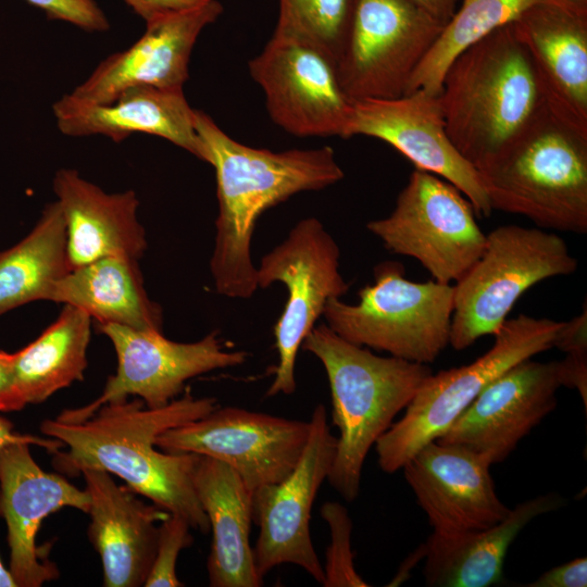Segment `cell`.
Instances as JSON below:
<instances>
[{"label":"cell","mask_w":587,"mask_h":587,"mask_svg":"<svg viewBox=\"0 0 587 587\" xmlns=\"http://www.w3.org/2000/svg\"><path fill=\"white\" fill-rule=\"evenodd\" d=\"M192 483L212 530L207 563L210 586H262L249 540L252 494L229 465L201 454L195 463Z\"/></svg>","instance_id":"obj_25"},{"label":"cell","mask_w":587,"mask_h":587,"mask_svg":"<svg viewBox=\"0 0 587 587\" xmlns=\"http://www.w3.org/2000/svg\"><path fill=\"white\" fill-rule=\"evenodd\" d=\"M354 0H279L274 34L312 43L336 61L349 30Z\"/></svg>","instance_id":"obj_31"},{"label":"cell","mask_w":587,"mask_h":587,"mask_svg":"<svg viewBox=\"0 0 587 587\" xmlns=\"http://www.w3.org/2000/svg\"><path fill=\"white\" fill-rule=\"evenodd\" d=\"M490 465L463 446L434 440L401 470L434 532L452 534L486 529L509 515Z\"/></svg>","instance_id":"obj_20"},{"label":"cell","mask_w":587,"mask_h":587,"mask_svg":"<svg viewBox=\"0 0 587 587\" xmlns=\"http://www.w3.org/2000/svg\"><path fill=\"white\" fill-rule=\"evenodd\" d=\"M196 130L216 177L218 215L210 270L217 294L250 298L258 287L251 240L259 217L291 196L320 190L345 176L330 147L274 152L229 137L203 111Z\"/></svg>","instance_id":"obj_2"},{"label":"cell","mask_w":587,"mask_h":587,"mask_svg":"<svg viewBox=\"0 0 587 587\" xmlns=\"http://www.w3.org/2000/svg\"><path fill=\"white\" fill-rule=\"evenodd\" d=\"M146 23L168 12L183 10L207 0H124Z\"/></svg>","instance_id":"obj_36"},{"label":"cell","mask_w":587,"mask_h":587,"mask_svg":"<svg viewBox=\"0 0 587 587\" xmlns=\"http://www.w3.org/2000/svg\"><path fill=\"white\" fill-rule=\"evenodd\" d=\"M92 319L64 304L58 319L33 342L12 353V384L7 412L40 403L84 379Z\"/></svg>","instance_id":"obj_28"},{"label":"cell","mask_w":587,"mask_h":587,"mask_svg":"<svg viewBox=\"0 0 587 587\" xmlns=\"http://www.w3.org/2000/svg\"><path fill=\"white\" fill-rule=\"evenodd\" d=\"M339 259L340 250L332 235L317 218L307 217L298 222L257 267L259 288L282 283L288 291L285 308L274 326L278 364L266 396L295 392L299 348L323 315L326 303L341 298L349 289L339 272Z\"/></svg>","instance_id":"obj_11"},{"label":"cell","mask_w":587,"mask_h":587,"mask_svg":"<svg viewBox=\"0 0 587 587\" xmlns=\"http://www.w3.org/2000/svg\"><path fill=\"white\" fill-rule=\"evenodd\" d=\"M563 321L520 314L494 335L490 349L470 364L430 374L403 416L375 444L380 470L391 474L438 439L492 380L516 363L553 348Z\"/></svg>","instance_id":"obj_7"},{"label":"cell","mask_w":587,"mask_h":587,"mask_svg":"<svg viewBox=\"0 0 587 587\" xmlns=\"http://www.w3.org/2000/svg\"><path fill=\"white\" fill-rule=\"evenodd\" d=\"M0 587H16L13 577L8 569L4 567L0 560Z\"/></svg>","instance_id":"obj_41"},{"label":"cell","mask_w":587,"mask_h":587,"mask_svg":"<svg viewBox=\"0 0 587 587\" xmlns=\"http://www.w3.org/2000/svg\"><path fill=\"white\" fill-rule=\"evenodd\" d=\"M565 240L539 227L502 225L486 235L482 255L454 287L449 345L471 347L496 335L530 287L577 270Z\"/></svg>","instance_id":"obj_8"},{"label":"cell","mask_w":587,"mask_h":587,"mask_svg":"<svg viewBox=\"0 0 587 587\" xmlns=\"http://www.w3.org/2000/svg\"><path fill=\"white\" fill-rule=\"evenodd\" d=\"M190 528L184 517L173 513L161 522L154 560L143 586H184L176 574V562L179 552L192 544Z\"/></svg>","instance_id":"obj_33"},{"label":"cell","mask_w":587,"mask_h":587,"mask_svg":"<svg viewBox=\"0 0 587 587\" xmlns=\"http://www.w3.org/2000/svg\"><path fill=\"white\" fill-rule=\"evenodd\" d=\"M53 191L64 220L70 270L111 255L141 258L147 238L134 190L108 193L76 170L61 168Z\"/></svg>","instance_id":"obj_24"},{"label":"cell","mask_w":587,"mask_h":587,"mask_svg":"<svg viewBox=\"0 0 587 587\" xmlns=\"http://www.w3.org/2000/svg\"><path fill=\"white\" fill-rule=\"evenodd\" d=\"M82 474L90 498L88 537L102 562L103 586H143L155 555L157 522L170 512L146 504L105 471L86 469Z\"/></svg>","instance_id":"obj_21"},{"label":"cell","mask_w":587,"mask_h":587,"mask_svg":"<svg viewBox=\"0 0 587 587\" xmlns=\"http://www.w3.org/2000/svg\"><path fill=\"white\" fill-rule=\"evenodd\" d=\"M512 26L533 60L549 109L587 130V9L540 3Z\"/></svg>","instance_id":"obj_23"},{"label":"cell","mask_w":587,"mask_h":587,"mask_svg":"<svg viewBox=\"0 0 587 587\" xmlns=\"http://www.w3.org/2000/svg\"><path fill=\"white\" fill-rule=\"evenodd\" d=\"M565 504L558 494L519 503L500 523L465 533L433 532L424 547L425 584L433 587H488L502 579L507 551L535 517Z\"/></svg>","instance_id":"obj_26"},{"label":"cell","mask_w":587,"mask_h":587,"mask_svg":"<svg viewBox=\"0 0 587 587\" xmlns=\"http://www.w3.org/2000/svg\"><path fill=\"white\" fill-rule=\"evenodd\" d=\"M310 423L216 407L205 416L171 428L155 439L165 452L197 453L229 465L252 494L285 479L297 465Z\"/></svg>","instance_id":"obj_13"},{"label":"cell","mask_w":587,"mask_h":587,"mask_svg":"<svg viewBox=\"0 0 587 587\" xmlns=\"http://www.w3.org/2000/svg\"><path fill=\"white\" fill-rule=\"evenodd\" d=\"M374 276V284L360 289L358 303L340 298L326 303V325L354 345L433 363L449 345L453 285L407 279L398 262L379 264Z\"/></svg>","instance_id":"obj_6"},{"label":"cell","mask_w":587,"mask_h":587,"mask_svg":"<svg viewBox=\"0 0 587 587\" xmlns=\"http://www.w3.org/2000/svg\"><path fill=\"white\" fill-rule=\"evenodd\" d=\"M569 1L579 7L587 8V0H569Z\"/></svg>","instance_id":"obj_42"},{"label":"cell","mask_w":587,"mask_h":587,"mask_svg":"<svg viewBox=\"0 0 587 587\" xmlns=\"http://www.w3.org/2000/svg\"><path fill=\"white\" fill-rule=\"evenodd\" d=\"M561 386L558 361L523 360L485 387L436 440L500 463L555 409Z\"/></svg>","instance_id":"obj_17"},{"label":"cell","mask_w":587,"mask_h":587,"mask_svg":"<svg viewBox=\"0 0 587 587\" xmlns=\"http://www.w3.org/2000/svg\"><path fill=\"white\" fill-rule=\"evenodd\" d=\"M47 301L78 308L96 324L163 328V310L148 296L138 260L130 257H105L70 270L52 285Z\"/></svg>","instance_id":"obj_27"},{"label":"cell","mask_w":587,"mask_h":587,"mask_svg":"<svg viewBox=\"0 0 587 587\" xmlns=\"http://www.w3.org/2000/svg\"><path fill=\"white\" fill-rule=\"evenodd\" d=\"M222 12L217 0H207L147 22L145 34L134 45L107 57L70 96L107 104L134 87L183 88L200 33Z\"/></svg>","instance_id":"obj_18"},{"label":"cell","mask_w":587,"mask_h":587,"mask_svg":"<svg viewBox=\"0 0 587 587\" xmlns=\"http://www.w3.org/2000/svg\"><path fill=\"white\" fill-rule=\"evenodd\" d=\"M302 349L323 364L339 430L327 480L347 501L357 499L366 455L433 372L427 364L379 357L326 324L314 326Z\"/></svg>","instance_id":"obj_4"},{"label":"cell","mask_w":587,"mask_h":587,"mask_svg":"<svg viewBox=\"0 0 587 587\" xmlns=\"http://www.w3.org/2000/svg\"><path fill=\"white\" fill-rule=\"evenodd\" d=\"M25 442L39 446L47 451L55 453L63 448V444L54 438H41L32 435H21L13 430V424L0 416V450L10 444Z\"/></svg>","instance_id":"obj_37"},{"label":"cell","mask_w":587,"mask_h":587,"mask_svg":"<svg viewBox=\"0 0 587 587\" xmlns=\"http://www.w3.org/2000/svg\"><path fill=\"white\" fill-rule=\"evenodd\" d=\"M439 101L449 138L477 172L548 105L533 60L512 23L453 60L445 73Z\"/></svg>","instance_id":"obj_3"},{"label":"cell","mask_w":587,"mask_h":587,"mask_svg":"<svg viewBox=\"0 0 587 587\" xmlns=\"http://www.w3.org/2000/svg\"><path fill=\"white\" fill-rule=\"evenodd\" d=\"M216 407L215 398H196L187 389L160 408H148L136 397L103 404L78 423L45 420L40 430L67 448L66 452L54 453L58 470L70 475L86 469L114 474L135 494L207 533L209 520L192 483L198 454L161 452L154 447L164 432L199 420Z\"/></svg>","instance_id":"obj_1"},{"label":"cell","mask_w":587,"mask_h":587,"mask_svg":"<svg viewBox=\"0 0 587 587\" xmlns=\"http://www.w3.org/2000/svg\"><path fill=\"white\" fill-rule=\"evenodd\" d=\"M478 174L492 211L544 229L587 233V130L548 105Z\"/></svg>","instance_id":"obj_5"},{"label":"cell","mask_w":587,"mask_h":587,"mask_svg":"<svg viewBox=\"0 0 587 587\" xmlns=\"http://www.w3.org/2000/svg\"><path fill=\"white\" fill-rule=\"evenodd\" d=\"M59 130L71 137L101 135L120 142L134 133L168 140L208 163L196 130L195 109L183 88L139 86L123 91L113 102L96 104L64 95L52 105Z\"/></svg>","instance_id":"obj_22"},{"label":"cell","mask_w":587,"mask_h":587,"mask_svg":"<svg viewBox=\"0 0 587 587\" xmlns=\"http://www.w3.org/2000/svg\"><path fill=\"white\" fill-rule=\"evenodd\" d=\"M526 587H586L587 559L577 558L541 574Z\"/></svg>","instance_id":"obj_35"},{"label":"cell","mask_w":587,"mask_h":587,"mask_svg":"<svg viewBox=\"0 0 587 587\" xmlns=\"http://www.w3.org/2000/svg\"><path fill=\"white\" fill-rule=\"evenodd\" d=\"M88 492L63 476L45 472L33 459L29 444L0 450V515L8 527L9 571L16 586L39 587L58 578L53 562L36 546L42 521L64 507L88 512Z\"/></svg>","instance_id":"obj_19"},{"label":"cell","mask_w":587,"mask_h":587,"mask_svg":"<svg viewBox=\"0 0 587 587\" xmlns=\"http://www.w3.org/2000/svg\"><path fill=\"white\" fill-rule=\"evenodd\" d=\"M444 25L411 0H354L336 60L345 95L352 102L402 97Z\"/></svg>","instance_id":"obj_10"},{"label":"cell","mask_w":587,"mask_h":587,"mask_svg":"<svg viewBox=\"0 0 587 587\" xmlns=\"http://www.w3.org/2000/svg\"><path fill=\"white\" fill-rule=\"evenodd\" d=\"M434 18L446 24L454 14L460 0H411Z\"/></svg>","instance_id":"obj_38"},{"label":"cell","mask_w":587,"mask_h":587,"mask_svg":"<svg viewBox=\"0 0 587 587\" xmlns=\"http://www.w3.org/2000/svg\"><path fill=\"white\" fill-rule=\"evenodd\" d=\"M275 124L298 137L345 138L352 112L338 80L336 61L323 49L273 34L249 62Z\"/></svg>","instance_id":"obj_15"},{"label":"cell","mask_w":587,"mask_h":587,"mask_svg":"<svg viewBox=\"0 0 587 587\" xmlns=\"http://www.w3.org/2000/svg\"><path fill=\"white\" fill-rule=\"evenodd\" d=\"M51 20L70 22L87 32H104L110 24L93 0H26Z\"/></svg>","instance_id":"obj_34"},{"label":"cell","mask_w":587,"mask_h":587,"mask_svg":"<svg viewBox=\"0 0 587 587\" xmlns=\"http://www.w3.org/2000/svg\"><path fill=\"white\" fill-rule=\"evenodd\" d=\"M68 271L64 220L54 201L22 240L0 251V315L47 300L52 285Z\"/></svg>","instance_id":"obj_29"},{"label":"cell","mask_w":587,"mask_h":587,"mask_svg":"<svg viewBox=\"0 0 587 587\" xmlns=\"http://www.w3.org/2000/svg\"><path fill=\"white\" fill-rule=\"evenodd\" d=\"M424 557V547L421 545L402 564L401 570L397 573L396 577L391 580L390 586H396L403 582L407 577V573L410 572L413 564Z\"/></svg>","instance_id":"obj_40"},{"label":"cell","mask_w":587,"mask_h":587,"mask_svg":"<svg viewBox=\"0 0 587 587\" xmlns=\"http://www.w3.org/2000/svg\"><path fill=\"white\" fill-rule=\"evenodd\" d=\"M540 3L579 7L569 0H462L414 71L404 95L421 89L439 96L445 73L459 54Z\"/></svg>","instance_id":"obj_30"},{"label":"cell","mask_w":587,"mask_h":587,"mask_svg":"<svg viewBox=\"0 0 587 587\" xmlns=\"http://www.w3.org/2000/svg\"><path fill=\"white\" fill-rule=\"evenodd\" d=\"M363 135L380 139L411 161L460 190L477 216L492 212L480 176L448 136L439 96L417 89L396 99L352 102L345 138Z\"/></svg>","instance_id":"obj_16"},{"label":"cell","mask_w":587,"mask_h":587,"mask_svg":"<svg viewBox=\"0 0 587 587\" xmlns=\"http://www.w3.org/2000/svg\"><path fill=\"white\" fill-rule=\"evenodd\" d=\"M321 515L330 532V544L326 549L324 587H367L370 586L357 572L354 554L351 550L352 521L348 510L335 501L325 502Z\"/></svg>","instance_id":"obj_32"},{"label":"cell","mask_w":587,"mask_h":587,"mask_svg":"<svg viewBox=\"0 0 587 587\" xmlns=\"http://www.w3.org/2000/svg\"><path fill=\"white\" fill-rule=\"evenodd\" d=\"M113 345L117 366L102 394L77 409H66L55 419L78 423L89 419L103 404L135 396L148 408H160L183 392L185 383L218 369L245 363L247 352L226 351L213 330L193 342L167 339L162 332L136 329L117 324H96Z\"/></svg>","instance_id":"obj_12"},{"label":"cell","mask_w":587,"mask_h":587,"mask_svg":"<svg viewBox=\"0 0 587 587\" xmlns=\"http://www.w3.org/2000/svg\"><path fill=\"white\" fill-rule=\"evenodd\" d=\"M309 423V438L294 471L282 482L252 492L253 522L260 529L253 560L261 577L288 563L300 566L317 583L324 582L310 520L316 494L333 465L337 437L330 432L323 404L315 407Z\"/></svg>","instance_id":"obj_14"},{"label":"cell","mask_w":587,"mask_h":587,"mask_svg":"<svg viewBox=\"0 0 587 587\" xmlns=\"http://www.w3.org/2000/svg\"><path fill=\"white\" fill-rule=\"evenodd\" d=\"M466 197L447 180L415 168L391 213L366 228L385 248L415 259L442 284H455L482 255L486 234Z\"/></svg>","instance_id":"obj_9"},{"label":"cell","mask_w":587,"mask_h":587,"mask_svg":"<svg viewBox=\"0 0 587 587\" xmlns=\"http://www.w3.org/2000/svg\"><path fill=\"white\" fill-rule=\"evenodd\" d=\"M12 384V353L0 350V411L7 412Z\"/></svg>","instance_id":"obj_39"}]
</instances>
